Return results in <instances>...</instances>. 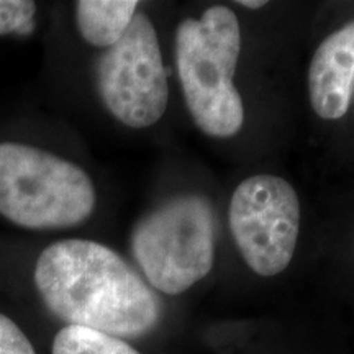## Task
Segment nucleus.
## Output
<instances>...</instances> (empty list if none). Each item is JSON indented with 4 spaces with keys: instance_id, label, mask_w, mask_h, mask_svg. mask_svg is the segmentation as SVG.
Masks as SVG:
<instances>
[{
    "instance_id": "nucleus-1",
    "label": "nucleus",
    "mask_w": 354,
    "mask_h": 354,
    "mask_svg": "<svg viewBox=\"0 0 354 354\" xmlns=\"http://www.w3.org/2000/svg\"><path fill=\"white\" fill-rule=\"evenodd\" d=\"M35 286L53 315L115 338H140L161 320V304L140 274L97 241L53 243L38 256Z\"/></svg>"
},
{
    "instance_id": "nucleus-2",
    "label": "nucleus",
    "mask_w": 354,
    "mask_h": 354,
    "mask_svg": "<svg viewBox=\"0 0 354 354\" xmlns=\"http://www.w3.org/2000/svg\"><path fill=\"white\" fill-rule=\"evenodd\" d=\"M176 66L185 105L209 136L230 138L241 130L245 107L234 87L241 53V30L232 8H207L201 19H185L174 38Z\"/></svg>"
},
{
    "instance_id": "nucleus-3",
    "label": "nucleus",
    "mask_w": 354,
    "mask_h": 354,
    "mask_svg": "<svg viewBox=\"0 0 354 354\" xmlns=\"http://www.w3.org/2000/svg\"><path fill=\"white\" fill-rule=\"evenodd\" d=\"M82 167L33 146L0 143V214L30 230L77 227L95 209Z\"/></svg>"
},
{
    "instance_id": "nucleus-4",
    "label": "nucleus",
    "mask_w": 354,
    "mask_h": 354,
    "mask_svg": "<svg viewBox=\"0 0 354 354\" xmlns=\"http://www.w3.org/2000/svg\"><path fill=\"white\" fill-rule=\"evenodd\" d=\"M131 253L154 289L179 295L215 263V214L198 194L174 196L135 225Z\"/></svg>"
},
{
    "instance_id": "nucleus-5",
    "label": "nucleus",
    "mask_w": 354,
    "mask_h": 354,
    "mask_svg": "<svg viewBox=\"0 0 354 354\" xmlns=\"http://www.w3.org/2000/svg\"><path fill=\"white\" fill-rule=\"evenodd\" d=\"M95 81L104 105L123 125L148 128L161 120L169 84L158 33L148 17L136 13L122 38L99 57Z\"/></svg>"
},
{
    "instance_id": "nucleus-6",
    "label": "nucleus",
    "mask_w": 354,
    "mask_h": 354,
    "mask_svg": "<svg viewBox=\"0 0 354 354\" xmlns=\"http://www.w3.org/2000/svg\"><path fill=\"white\" fill-rule=\"evenodd\" d=\"M230 232L243 259L261 277L284 272L300 233V201L286 179L251 176L230 201Z\"/></svg>"
},
{
    "instance_id": "nucleus-7",
    "label": "nucleus",
    "mask_w": 354,
    "mask_h": 354,
    "mask_svg": "<svg viewBox=\"0 0 354 354\" xmlns=\"http://www.w3.org/2000/svg\"><path fill=\"white\" fill-rule=\"evenodd\" d=\"M354 94V20L328 35L308 68L310 104L323 120L346 115Z\"/></svg>"
},
{
    "instance_id": "nucleus-8",
    "label": "nucleus",
    "mask_w": 354,
    "mask_h": 354,
    "mask_svg": "<svg viewBox=\"0 0 354 354\" xmlns=\"http://www.w3.org/2000/svg\"><path fill=\"white\" fill-rule=\"evenodd\" d=\"M136 0H81L76 3V25L88 44L110 48L136 15Z\"/></svg>"
},
{
    "instance_id": "nucleus-9",
    "label": "nucleus",
    "mask_w": 354,
    "mask_h": 354,
    "mask_svg": "<svg viewBox=\"0 0 354 354\" xmlns=\"http://www.w3.org/2000/svg\"><path fill=\"white\" fill-rule=\"evenodd\" d=\"M53 354H140L125 339L100 331L68 325L57 331Z\"/></svg>"
},
{
    "instance_id": "nucleus-10",
    "label": "nucleus",
    "mask_w": 354,
    "mask_h": 354,
    "mask_svg": "<svg viewBox=\"0 0 354 354\" xmlns=\"http://www.w3.org/2000/svg\"><path fill=\"white\" fill-rule=\"evenodd\" d=\"M37 3L32 0H0V37L10 33L28 35L33 28Z\"/></svg>"
},
{
    "instance_id": "nucleus-11",
    "label": "nucleus",
    "mask_w": 354,
    "mask_h": 354,
    "mask_svg": "<svg viewBox=\"0 0 354 354\" xmlns=\"http://www.w3.org/2000/svg\"><path fill=\"white\" fill-rule=\"evenodd\" d=\"M0 354H37L15 322L0 313Z\"/></svg>"
},
{
    "instance_id": "nucleus-12",
    "label": "nucleus",
    "mask_w": 354,
    "mask_h": 354,
    "mask_svg": "<svg viewBox=\"0 0 354 354\" xmlns=\"http://www.w3.org/2000/svg\"><path fill=\"white\" fill-rule=\"evenodd\" d=\"M240 3L241 7H246V8H261L264 6H268V2H264V0H241Z\"/></svg>"
}]
</instances>
